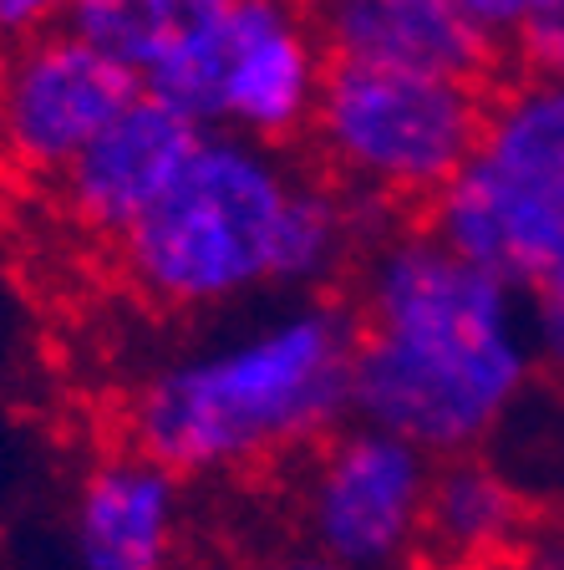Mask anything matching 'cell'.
<instances>
[{"instance_id": "obj_2", "label": "cell", "mask_w": 564, "mask_h": 570, "mask_svg": "<svg viewBox=\"0 0 564 570\" xmlns=\"http://www.w3.org/2000/svg\"><path fill=\"white\" fill-rule=\"evenodd\" d=\"M356 311L290 296L239 332L158 362L128 392V433L168 474H219L306 453L352 417Z\"/></svg>"}, {"instance_id": "obj_6", "label": "cell", "mask_w": 564, "mask_h": 570, "mask_svg": "<svg viewBox=\"0 0 564 570\" xmlns=\"http://www.w3.org/2000/svg\"><path fill=\"white\" fill-rule=\"evenodd\" d=\"M330 57L306 0H235L194 61L154 87L204 132L300 148L316 122Z\"/></svg>"}, {"instance_id": "obj_3", "label": "cell", "mask_w": 564, "mask_h": 570, "mask_svg": "<svg viewBox=\"0 0 564 570\" xmlns=\"http://www.w3.org/2000/svg\"><path fill=\"white\" fill-rule=\"evenodd\" d=\"M306 168L295 148L204 132L168 194L112 249L122 285L164 316L285 296V235Z\"/></svg>"}, {"instance_id": "obj_13", "label": "cell", "mask_w": 564, "mask_h": 570, "mask_svg": "<svg viewBox=\"0 0 564 570\" xmlns=\"http://www.w3.org/2000/svg\"><path fill=\"white\" fill-rule=\"evenodd\" d=\"M229 11L235 0H77L71 31L154 92L209 47Z\"/></svg>"}, {"instance_id": "obj_18", "label": "cell", "mask_w": 564, "mask_h": 570, "mask_svg": "<svg viewBox=\"0 0 564 570\" xmlns=\"http://www.w3.org/2000/svg\"><path fill=\"white\" fill-rule=\"evenodd\" d=\"M270 570H346V566L330 556H295V560H280V566H270Z\"/></svg>"}, {"instance_id": "obj_8", "label": "cell", "mask_w": 564, "mask_h": 570, "mask_svg": "<svg viewBox=\"0 0 564 570\" xmlns=\"http://www.w3.org/2000/svg\"><path fill=\"white\" fill-rule=\"evenodd\" d=\"M433 459L372 423L336 428L310 449V530L346 570H387L417 540Z\"/></svg>"}, {"instance_id": "obj_4", "label": "cell", "mask_w": 564, "mask_h": 570, "mask_svg": "<svg viewBox=\"0 0 564 570\" xmlns=\"http://www.w3.org/2000/svg\"><path fill=\"white\" fill-rule=\"evenodd\" d=\"M488 87L443 71L330 61L306 132L310 164L387 219L427 214L478 148Z\"/></svg>"}, {"instance_id": "obj_11", "label": "cell", "mask_w": 564, "mask_h": 570, "mask_svg": "<svg viewBox=\"0 0 564 570\" xmlns=\"http://www.w3.org/2000/svg\"><path fill=\"white\" fill-rule=\"evenodd\" d=\"M178 474L138 449L107 459L82 489L77 540L87 570H158L174 524Z\"/></svg>"}, {"instance_id": "obj_17", "label": "cell", "mask_w": 564, "mask_h": 570, "mask_svg": "<svg viewBox=\"0 0 564 570\" xmlns=\"http://www.w3.org/2000/svg\"><path fill=\"white\" fill-rule=\"evenodd\" d=\"M534 67H544L550 77H560V82H564V21L544 36V47L534 51Z\"/></svg>"}, {"instance_id": "obj_12", "label": "cell", "mask_w": 564, "mask_h": 570, "mask_svg": "<svg viewBox=\"0 0 564 570\" xmlns=\"http://www.w3.org/2000/svg\"><path fill=\"white\" fill-rule=\"evenodd\" d=\"M518 520H524V489L498 463H488L483 453L437 459L423 520H417L423 560L443 570H483L504 556Z\"/></svg>"}, {"instance_id": "obj_5", "label": "cell", "mask_w": 564, "mask_h": 570, "mask_svg": "<svg viewBox=\"0 0 564 570\" xmlns=\"http://www.w3.org/2000/svg\"><path fill=\"white\" fill-rule=\"evenodd\" d=\"M463 261L534 291L564 271V82L544 67L494 77L463 174L423 214Z\"/></svg>"}, {"instance_id": "obj_15", "label": "cell", "mask_w": 564, "mask_h": 570, "mask_svg": "<svg viewBox=\"0 0 564 570\" xmlns=\"http://www.w3.org/2000/svg\"><path fill=\"white\" fill-rule=\"evenodd\" d=\"M530 336L540 372L564 387V271H554L530 291Z\"/></svg>"}, {"instance_id": "obj_10", "label": "cell", "mask_w": 564, "mask_h": 570, "mask_svg": "<svg viewBox=\"0 0 564 570\" xmlns=\"http://www.w3.org/2000/svg\"><path fill=\"white\" fill-rule=\"evenodd\" d=\"M326 57L342 67L443 71L494 82L498 51L463 16L458 0H306Z\"/></svg>"}, {"instance_id": "obj_14", "label": "cell", "mask_w": 564, "mask_h": 570, "mask_svg": "<svg viewBox=\"0 0 564 570\" xmlns=\"http://www.w3.org/2000/svg\"><path fill=\"white\" fill-rule=\"evenodd\" d=\"M463 16L483 31V41L498 51V61L524 57L544 47V36L564 21V0H458Z\"/></svg>"}, {"instance_id": "obj_1", "label": "cell", "mask_w": 564, "mask_h": 570, "mask_svg": "<svg viewBox=\"0 0 564 570\" xmlns=\"http://www.w3.org/2000/svg\"><path fill=\"white\" fill-rule=\"evenodd\" d=\"M352 413L427 459L478 453L518 413L534 372L530 291L463 261L433 229L392 225L352 271Z\"/></svg>"}, {"instance_id": "obj_16", "label": "cell", "mask_w": 564, "mask_h": 570, "mask_svg": "<svg viewBox=\"0 0 564 570\" xmlns=\"http://www.w3.org/2000/svg\"><path fill=\"white\" fill-rule=\"evenodd\" d=\"M71 11H77V0H0V47L61 31L71 26Z\"/></svg>"}, {"instance_id": "obj_7", "label": "cell", "mask_w": 564, "mask_h": 570, "mask_svg": "<svg viewBox=\"0 0 564 570\" xmlns=\"http://www.w3.org/2000/svg\"><path fill=\"white\" fill-rule=\"evenodd\" d=\"M138 92V77L71 26L0 47V168L51 189Z\"/></svg>"}, {"instance_id": "obj_9", "label": "cell", "mask_w": 564, "mask_h": 570, "mask_svg": "<svg viewBox=\"0 0 564 570\" xmlns=\"http://www.w3.org/2000/svg\"><path fill=\"white\" fill-rule=\"evenodd\" d=\"M199 138L204 128L188 112L154 92H138L47 189L61 225L92 245L118 249L184 174Z\"/></svg>"}]
</instances>
